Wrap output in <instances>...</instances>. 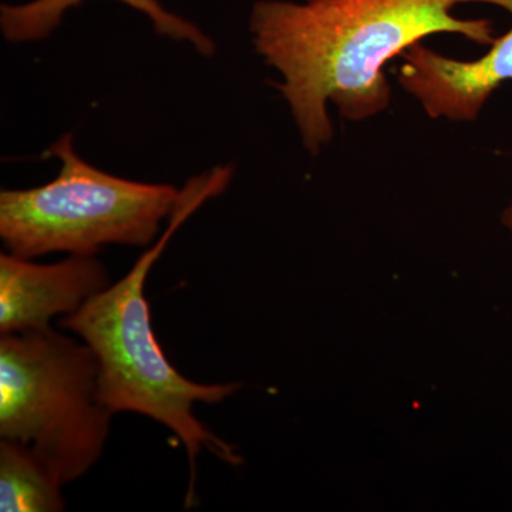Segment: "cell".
<instances>
[{"label": "cell", "instance_id": "obj_1", "mask_svg": "<svg viewBox=\"0 0 512 512\" xmlns=\"http://www.w3.org/2000/svg\"><path fill=\"white\" fill-rule=\"evenodd\" d=\"M460 0H261L251 13L252 42L282 74L303 146L316 156L333 137L328 103L363 121L390 103L386 64L437 33L493 45L487 19H460Z\"/></svg>", "mask_w": 512, "mask_h": 512}, {"label": "cell", "instance_id": "obj_2", "mask_svg": "<svg viewBox=\"0 0 512 512\" xmlns=\"http://www.w3.org/2000/svg\"><path fill=\"white\" fill-rule=\"evenodd\" d=\"M231 178V165H218L191 178L181 188L168 227L156 244L138 258L119 282L84 303L73 315L59 320L60 328L79 336L96 356L100 402L111 413L146 416L168 427L183 443L190 466L187 508L195 497L197 460L202 451H208L229 466L244 463L232 444L212 433L195 417L192 407L197 402L222 403L244 384L195 383L180 375L158 343L144 291L151 268L178 228L205 202L227 190Z\"/></svg>", "mask_w": 512, "mask_h": 512}, {"label": "cell", "instance_id": "obj_3", "mask_svg": "<svg viewBox=\"0 0 512 512\" xmlns=\"http://www.w3.org/2000/svg\"><path fill=\"white\" fill-rule=\"evenodd\" d=\"M114 414L100 402L99 363L52 326L0 335V437L35 448L63 484L99 461Z\"/></svg>", "mask_w": 512, "mask_h": 512}, {"label": "cell", "instance_id": "obj_4", "mask_svg": "<svg viewBox=\"0 0 512 512\" xmlns=\"http://www.w3.org/2000/svg\"><path fill=\"white\" fill-rule=\"evenodd\" d=\"M46 157L60 161L55 180L0 192V238L20 258L96 255L106 245L148 247L180 195L173 185L138 183L94 168L77 156L70 134Z\"/></svg>", "mask_w": 512, "mask_h": 512}, {"label": "cell", "instance_id": "obj_5", "mask_svg": "<svg viewBox=\"0 0 512 512\" xmlns=\"http://www.w3.org/2000/svg\"><path fill=\"white\" fill-rule=\"evenodd\" d=\"M488 3L512 16V0H460ZM400 86L420 101L431 119L476 120L495 90L512 80V26L480 59H450L417 43L402 55Z\"/></svg>", "mask_w": 512, "mask_h": 512}, {"label": "cell", "instance_id": "obj_6", "mask_svg": "<svg viewBox=\"0 0 512 512\" xmlns=\"http://www.w3.org/2000/svg\"><path fill=\"white\" fill-rule=\"evenodd\" d=\"M111 285L96 255H70L57 264H35L0 255V335L49 328L56 316H69Z\"/></svg>", "mask_w": 512, "mask_h": 512}, {"label": "cell", "instance_id": "obj_7", "mask_svg": "<svg viewBox=\"0 0 512 512\" xmlns=\"http://www.w3.org/2000/svg\"><path fill=\"white\" fill-rule=\"evenodd\" d=\"M83 0H32L23 5H2L0 26L10 42L45 39L62 22L64 13ZM146 15L161 36L190 43L202 56H212L215 45L194 23L168 12L158 0H117Z\"/></svg>", "mask_w": 512, "mask_h": 512}, {"label": "cell", "instance_id": "obj_8", "mask_svg": "<svg viewBox=\"0 0 512 512\" xmlns=\"http://www.w3.org/2000/svg\"><path fill=\"white\" fill-rule=\"evenodd\" d=\"M63 485L55 468L35 448L0 440V511H64Z\"/></svg>", "mask_w": 512, "mask_h": 512}, {"label": "cell", "instance_id": "obj_9", "mask_svg": "<svg viewBox=\"0 0 512 512\" xmlns=\"http://www.w3.org/2000/svg\"><path fill=\"white\" fill-rule=\"evenodd\" d=\"M501 222H503L504 227L507 228L508 231L512 232V200L510 204H508V207L505 208L503 214H501Z\"/></svg>", "mask_w": 512, "mask_h": 512}]
</instances>
